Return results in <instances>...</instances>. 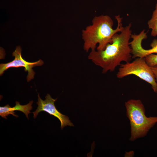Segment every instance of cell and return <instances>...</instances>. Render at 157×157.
Returning <instances> with one entry per match:
<instances>
[{
  "label": "cell",
  "instance_id": "obj_1",
  "mask_svg": "<svg viewBox=\"0 0 157 157\" xmlns=\"http://www.w3.org/2000/svg\"><path fill=\"white\" fill-rule=\"evenodd\" d=\"M131 24L124 27L119 34L113 36L111 43H108L103 50H91L88 59L95 65L100 67L102 73L114 71L122 62H129L132 58L129 44L131 38Z\"/></svg>",
  "mask_w": 157,
  "mask_h": 157
},
{
  "label": "cell",
  "instance_id": "obj_2",
  "mask_svg": "<svg viewBox=\"0 0 157 157\" xmlns=\"http://www.w3.org/2000/svg\"><path fill=\"white\" fill-rule=\"evenodd\" d=\"M117 22L116 28L113 29V22L108 15L95 16L92 21V24L87 26L82 31L84 50L88 52L89 50L95 49L97 44V50L104 49L106 45L112 42L113 36L120 32L124 28L122 23V18L119 15L115 16Z\"/></svg>",
  "mask_w": 157,
  "mask_h": 157
},
{
  "label": "cell",
  "instance_id": "obj_3",
  "mask_svg": "<svg viewBox=\"0 0 157 157\" xmlns=\"http://www.w3.org/2000/svg\"><path fill=\"white\" fill-rule=\"evenodd\" d=\"M125 106L131 126L130 140L134 141L145 137L157 123V117H147L144 106L140 99L128 100Z\"/></svg>",
  "mask_w": 157,
  "mask_h": 157
},
{
  "label": "cell",
  "instance_id": "obj_4",
  "mask_svg": "<svg viewBox=\"0 0 157 157\" xmlns=\"http://www.w3.org/2000/svg\"><path fill=\"white\" fill-rule=\"evenodd\" d=\"M133 74L150 84L157 93V85L153 73L144 57H137L131 62L121 64L116 76L119 79Z\"/></svg>",
  "mask_w": 157,
  "mask_h": 157
},
{
  "label": "cell",
  "instance_id": "obj_5",
  "mask_svg": "<svg viewBox=\"0 0 157 157\" xmlns=\"http://www.w3.org/2000/svg\"><path fill=\"white\" fill-rule=\"evenodd\" d=\"M22 49L20 46H17L15 51L13 52L12 55L14 59L11 61L6 63L0 64V75L1 76L4 72L10 68L24 67L25 72H28L27 76L28 82L30 81L34 78L35 73L32 68L37 66H40L44 64L41 60L34 62H30L23 59L21 55Z\"/></svg>",
  "mask_w": 157,
  "mask_h": 157
},
{
  "label": "cell",
  "instance_id": "obj_6",
  "mask_svg": "<svg viewBox=\"0 0 157 157\" xmlns=\"http://www.w3.org/2000/svg\"><path fill=\"white\" fill-rule=\"evenodd\" d=\"M38 101L37 104L38 105L37 109L35 111L32 112L33 117L35 118L38 113L42 111H45L51 115H53L57 118L61 123L60 128L63 129L65 126H74V124L69 120V117L63 114L56 108L54 103L57 98L54 99L49 94L45 97V99L42 100L38 94Z\"/></svg>",
  "mask_w": 157,
  "mask_h": 157
},
{
  "label": "cell",
  "instance_id": "obj_7",
  "mask_svg": "<svg viewBox=\"0 0 157 157\" xmlns=\"http://www.w3.org/2000/svg\"><path fill=\"white\" fill-rule=\"evenodd\" d=\"M142 41L137 39L133 41L130 44L132 58L145 57L151 54L157 53V39H154L150 44L151 48L145 49L142 46Z\"/></svg>",
  "mask_w": 157,
  "mask_h": 157
},
{
  "label": "cell",
  "instance_id": "obj_8",
  "mask_svg": "<svg viewBox=\"0 0 157 157\" xmlns=\"http://www.w3.org/2000/svg\"><path fill=\"white\" fill-rule=\"evenodd\" d=\"M33 102V101H32L27 104L21 105L19 102L16 101L15 106L13 107H11L8 104L3 107L1 106L0 115L5 119H7L6 117L10 114L17 117L18 115L15 114V113L14 112L15 110H18L23 113L26 117L28 119V114L31 113L30 111L32 109V105Z\"/></svg>",
  "mask_w": 157,
  "mask_h": 157
},
{
  "label": "cell",
  "instance_id": "obj_9",
  "mask_svg": "<svg viewBox=\"0 0 157 157\" xmlns=\"http://www.w3.org/2000/svg\"><path fill=\"white\" fill-rule=\"evenodd\" d=\"M147 24L149 28L151 29V35L153 37L157 36V3L151 18L147 22Z\"/></svg>",
  "mask_w": 157,
  "mask_h": 157
},
{
  "label": "cell",
  "instance_id": "obj_10",
  "mask_svg": "<svg viewBox=\"0 0 157 157\" xmlns=\"http://www.w3.org/2000/svg\"><path fill=\"white\" fill-rule=\"evenodd\" d=\"M144 58L146 63L149 66L157 65V54H151Z\"/></svg>",
  "mask_w": 157,
  "mask_h": 157
},
{
  "label": "cell",
  "instance_id": "obj_11",
  "mask_svg": "<svg viewBox=\"0 0 157 157\" xmlns=\"http://www.w3.org/2000/svg\"><path fill=\"white\" fill-rule=\"evenodd\" d=\"M150 68L153 73L157 85V65L150 67Z\"/></svg>",
  "mask_w": 157,
  "mask_h": 157
},
{
  "label": "cell",
  "instance_id": "obj_12",
  "mask_svg": "<svg viewBox=\"0 0 157 157\" xmlns=\"http://www.w3.org/2000/svg\"><path fill=\"white\" fill-rule=\"evenodd\" d=\"M134 155V152L133 151H131L129 152L126 151L124 154V157H133Z\"/></svg>",
  "mask_w": 157,
  "mask_h": 157
}]
</instances>
